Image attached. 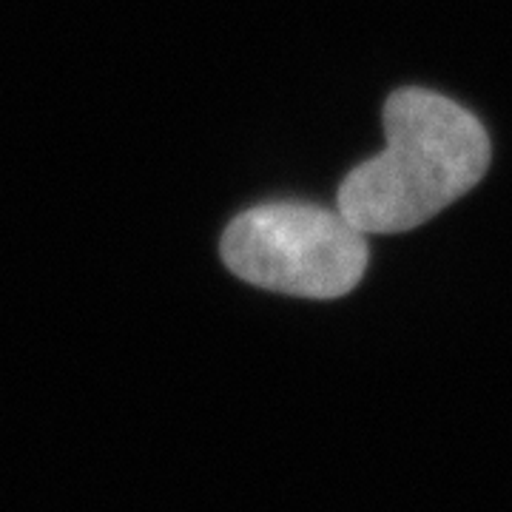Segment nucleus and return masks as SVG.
Wrapping results in <instances>:
<instances>
[{
	"mask_svg": "<svg viewBox=\"0 0 512 512\" xmlns=\"http://www.w3.org/2000/svg\"><path fill=\"white\" fill-rule=\"evenodd\" d=\"M220 256L231 274L256 288L339 299L365 276L367 239L339 211L308 202H265L225 228Z\"/></svg>",
	"mask_w": 512,
	"mask_h": 512,
	"instance_id": "obj_2",
	"label": "nucleus"
},
{
	"mask_svg": "<svg viewBox=\"0 0 512 512\" xmlns=\"http://www.w3.org/2000/svg\"><path fill=\"white\" fill-rule=\"evenodd\" d=\"M382 154L356 165L336 211L362 234H402L476 188L490 168V137L464 106L427 89L384 103Z\"/></svg>",
	"mask_w": 512,
	"mask_h": 512,
	"instance_id": "obj_1",
	"label": "nucleus"
}]
</instances>
